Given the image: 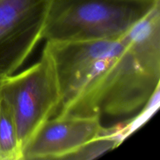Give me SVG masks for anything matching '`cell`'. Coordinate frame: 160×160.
Listing matches in <instances>:
<instances>
[{
    "instance_id": "6",
    "label": "cell",
    "mask_w": 160,
    "mask_h": 160,
    "mask_svg": "<svg viewBox=\"0 0 160 160\" xmlns=\"http://www.w3.org/2000/svg\"><path fill=\"white\" fill-rule=\"evenodd\" d=\"M22 159L12 111L6 100L0 97V160Z\"/></svg>"
},
{
    "instance_id": "5",
    "label": "cell",
    "mask_w": 160,
    "mask_h": 160,
    "mask_svg": "<svg viewBox=\"0 0 160 160\" xmlns=\"http://www.w3.org/2000/svg\"><path fill=\"white\" fill-rule=\"evenodd\" d=\"M106 131L97 117L55 116L27 144L21 159H66Z\"/></svg>"
},
{
    "instance_id": "2",
    "label": "cell",
    "mask_w": 160,
    "mask_h": 160,
    "mask_svg": "<svg viewBox=\"0 0 160 160\" xmlns=\"http://www.w3.org/2000/svg\"><path fill=\"white\" fill-rule=\"evenodd\" d=\"M159 4L160 0H52L42 39L117 38Z\"/></svg>"
},
{
    "instance_id": "7",
    "label": "cell",
    "mask_w": 160,
    "mask_h": 160,
    "mask_svg": "<svg viewBox=\"0 0 160 160\" xmlns=\"http://www.w3.org/2000/svg\"><path fill=\"white\" fill-rule=\"evenodd\" d=\"M122 137L112 128H106L104 134L87 142L66 159L88 160L99 157L104 153L115 148L120 143Z\"/></svg>"
},
{
    "instance_id": "1",
    "label": "cell",
    "mask_w": 160,
    "mask_h": 160,
    "mask_svg": "<svg viewBox=\"0 0 160 160\" xmlns=\"http://www.w3.org/2000/svg\"><path fill=\"white\" fill-rule=\"evenodd\" d=\"M60 106L56 116L131 120L159 92L160 32L135 25L117 38L46 42Z\"/></svg>"
},
{
    "instance_id": "3",
    "label": "cell",
    "mask_w": 160,
    "mask_h": 160,
    "mask_svg": "<svg viewBox=\"0 0 160 160\" xmlns=\"http://www.w3.org/2000/svg\"><path fill=\"white\" fill-rule=\"evenodd\" d=\"M1 95L12 111L23 152L39 128L57 114L60 106L54 64L45 47L40 59L31 67L2 78Z\"/></svg>"
},
{
    "instance_id": "4",
    "label": "cell",
    "mask_w": 160,
    "mask_h": 160,
    "mask_svg": "<svg viewBox=\"0 0 160 160\" xmlns=\"http://www.w3.org/2000/svg\"><path fill=\"white\" fill-rule=\"evenodd\" d=\"M52 0H0V78L19 70L42 39Z\"/></svg>"
},
{
    "instance_id": "8",
    "label": "cell",
    "mask_w": 160,
    "mask_h": 160,
    "mask_svg": "<svg viewBox=\"0 0 160 160\" xmlns=\"http://www.w3.org/2000/svg\"><path fill=\"white\" fill-rule=\"evenodd\" d=\"M3 78H0V97H1V88H2V81Z\"/></svg>"
}]
</instances>
